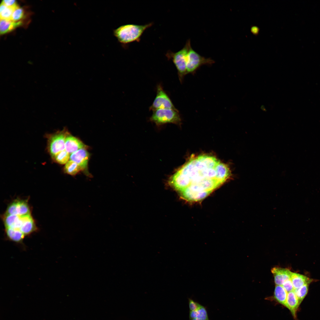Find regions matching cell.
<instances>
[{
	"label": "cell",
	"mask_w": 320,
	"mask_h": 320,
	"mask_svg": "<svg viewBox=\"0 0 320 320\" xmlns=\"http://www.w3.org/2000/svg\"><path fill=\"white\" fill-rule=\"evenodd\" d=\"M231 175L227 165L214 157L202 155L191 159L169 182L183 199L196 201L205 198Z\"/></svg>",
	"instance_id": "1"
},
{
	"label": "cell",
	"mask_w": 320,
	"mask_h": 320,
	"mask_svg": "<svg viewBox=\"0 0 320 320\" xmlns=\"http://www.w3.org/2000/svg\"><path fill=\"white\" fill-rule=\"evenodd\" d=\"M153 24L151 22L143 25L125 24L114 30L113 33L119 42L126 45L134 42H139L144 32Z\"/></svg>",
	"instance_id": "2"
},
{
	"label": "cell",
	"mask_w": 320,
	"mask_h": 320,
	"mask_svg": "<svg viewBox=\"0 0 320 320\" xmlns=\"http://www.w3.org/2000/svg\"><path fill=\"white\" fill-rule=\"evenodd\" d=\"M191 47L190 39H188L184 47L175 52L168 50L166 56L168 60H171L175 65L178 72L179 80L182 83L185 76L187 74L186 58L188 52Z\"/></svg>",
	"instance_id": "3"
},
{
	"label": "cell",
	"mask_w": 320,
	"mask_h": 320,
	"mask_svg": "<svg viewBox=\"0 0 320 320\" xmlns=\"http://www.w3.org/2000/svg\"><path fill=\"white\" fill-rule=\"evenodd\" d=\"M150 120L157 126L168 123L180 125L181 119L177 110L161 109L153 111Z\"/></svg>",
	"instance_id": "4"
},
{
	"label": "cell",
	"mask_w": 320,
	"mask_h": 320,
	"mask_svg": "<svg viewBox=\"0 0 320 320\" xmlns=\"http://www.w3.org/2000/svg\"><path fill=\"white\" fill-rule=\"evenodd\" d=\"M187 74H194L201 66L211 65L215 63L210 58L202 56L191 47L189 49L186 58Z\"/></svg>",
	"instance_id": "5"
},
{
	"label": "cell",
	"mask_w": 320,
	"mask_h": 320,
	"mask_svg": "<svg viewBox=\"0 0 320 320\" xmlns=\"http://www.w3.org/2000/svg\"><path fill=\"white\" fill-rule=\"evenodd\" d=\"M68 135L63 130L47 135L48 150L52 157L65 150V140Z\"/></svg>",
	"instance_id": "6"
},
{
	"label": "cell",
	"mask_w": 320,
	"mask_h": 320,
	"mask_svg": "<svg viewBox=\"0 0 320 320\" xmlns=\"http://www.w3.org/2000/svg\"><path fill=\"white\" fill-rule=\"evenodd\" d=\"M161 109L177 110L161 85H159L157 87L156 96L149 109L153 111Z\"/></svg>",
	"instance_id": "7"
},
{
	"label": "cell",
	"mask_w": 320,
	"mask_h": 320,
	"mask_svg": "<svg viewBox=\"0 0 320 320\" xmlns=\"http://www.w3.org/2000/svg\"><path fill=\"white\" fill-rule=\"evenodd\" d=\"M276 285H282L286 281L291 279L292 272L289 270L275 267L271 270Z\"/></svg>",
	"instance_id": "8"
},
{
	"label": "cell",
	"mask_w": 320,
	"mask_h": 320,
	"mask_svg": "<svg viewBox=\"0 0 320 320\" xmlns=\"http://www.w3.org/2000/svg\"><path fill=\"white\" fill-rule=\"evenodd\" d=\"M11 205L15 215L22 216L31 214L30 209L26 200H15L11 203Z\"/></svg>",
	"instance_id": "9"
},
{
	"label": "cell",
	"mask_w": 320,
	"mask_h": 320,
	"mask_svg": "<svg viewBox=\"0 0 320 320\" xmlns=\"http://www.w3.org/2000/svg\"><path fill=\"white\" fill-rule=\"evenodd\" d=\"M89 154L85 149H81L71 154L70 160L77 163L83 170L87 166Z\"/></svg>",
	"instance_id": "10"
},
{
	"label": "cell",
	"mask_w": 320,
	"mask_h": 320,
	"mask_svg": "<svg viewBox=\"0 0 320 320\" xmlns=\"http://www.w3.org/2000/svg\"><path fill=\"white\" fill-rule=\"evenodd\" d=\"M87 146L77 138L68 135L65 140V150L70 154L81 149H85Z\"/></svg>",
	"instance_id": "11"
},
{
	"label": "cell",
	"mask_w": 320,
	"mask_h": 320,
	"mask_svg": "<svg viewBox=\"0 0 320 320\" xmlns=\"http://www.w3.org/2000/svg\"><path fill=\"white\" fill-rule=\"evenodd\" d=\"M23 223L20 230L25 236L36 231L37 228L31 214L22 216Z\"/></svg>",
	"instance_id": "12"
},
{
	"label": "cell",
	"mask_w": 320,
	"mask_h": 320,
	"mask_svg": "<svg viewBox=\"0 0 320 320\" xmlns=\"http://www.w3.org/2000/svg\"><path fill=\"white\" fill-rule=\"evenodd\" d=\"M300 303L294 291L288 292L286 306L291 311L294 318H296V313Z\"/></svg>",
	"instance_id": "13"
},
{
	"label": "cell",
	"mask_w": 320,
	"mask_h": 320,
	"mask_svg": "<svg viewBox=\"0 0 320 320\" xmlns=\"http://www.w3.org/2000/svg\"><path fill=\"white\" fill-rule=\"evenodd\" d=\"M5 232L9 239L17 243H22L25 236L20 230L18 229L5 228Z\"/></svg>",
	"instance_id": "14"
},
{
	"label": "cell",
	"mask_w": 320,
	"mask_h": 320,
	"mask_svg": "<svg viewBox=\"0 0 320 320\" xmlns=\"http://www.w3.org/2000/svg\"><path fill=\"white\" fill-rule=\"evenodd\" d=\"M22 23L20 21L13 22L0 19V31L1 34L10 32L18 27L22 25Z\"/></svg>",
	"instance_id": "15"
},
{
	"label": "cell",
	"mask_w": 320,
	"mask_h": 320,
	"mask_svg": "<svg viewBox=\"0 0 320 320\" xmlns=\"http://www.w3.org/2000/svg\"><path fill=\"white\" fill-rule=\"evenodd\" d=\"M291 279L294 289L299 288L305 284H309L311 281V280L305 276L292 272Z\"/></svg>",
	"instance_id": "16"
},
{
	"label": "cell",
	"mask_w": 320,
	"mask_h": 320,
	"mask_svg": "<svg viewBox=\"0 0 320 320\" xmlns=\"http://www.w3.org/2000/svg\"><path fill=\"white\" fill-rule=\"evenodd\" d=\"M288 292L281 285H276L274 291L275 299L280 304L285 306Z\"/></svg>",
	"instance_id": "17"
},
{
	"label": "cell",
	"mask_w": 320,
	"mask_h": 320,
	"mask_svg": "<svg viewBox=\"0 0 320 320\" xmlns=\"http://www.w3.org/2000/svg\"><path fill=\"white\" fill-rule=\"evenodd\" d=\"M189 316L190 320L196 319L201 320H209L206 308L201 304L196 310L190 311Z\"/></svg>",
	"instance_id": "18"
},
{
	"label": "cell",
	"mask_w": 320,
	"mask_h": 320,
	"mask_svg": "<svg viewBox=\"0 0 320 320\" xmlns=\"http://www.w3.org/2000/svg\"><path fill=\"white\" fill-rule=\"evenodd\" d=\"M82 168L77 163L71 160L68 161L64 167L65 172L71 175H75L81 170Z\"/></svg>",
	"instance_id": "19"
},
{
	"label": "cell",
	"mask_w": 320,
	"mask_h": 320,
	"mask_svg": "<svg viewBox=\"0 0 320 320\" xmlns=\"http://www.w3.org/2000/svg\"><path fill=\"white\" fill-rule=\"evenodd\" d=\"M70 157V154L65 150L58 152L52 157L55 161L61 164L66 163Z\"/></svg>",
	"instance_id": "20"
},
{
	"label": "cell",
	"mask_w": 320,
	"mask_h": 320,
	"mask_svg": "<svg viewBox=\"0 0 320 320\" xmlns=\"http://www.w3.org/2000/svg\"><path fill=\"white\" fill-rule=\"evenodd\" d=\"M308 284H304L301 287L296 289L294 291L297 295L300 304L308 292Z\"/></svg>",
	"instance_id": "21"
},
{
	"label": "cell",
	"mask_w": 320,
	"mask_h": 320,
	"mask_svg": "<svg viewBox=\"0 0 320 320\" xmlns=\"http://www.w3.org/2000/svg\"><path fill=\"white\" fill-rule=\"evenodd\" d=\"M15 8L6 6L3 10L0 12V19L11 20L12 15Z\"/></svg>",
	"instance_id": "22"
},
{
	"label": "cell",
	"mask_w": 320,
	"mask_h": 320,
	"mask_svg": "<svg viewBox=\"0 0 320 320\" xmlns=\"http://www.w3.org/2000/svg\"><path fill=\"white\" fill-rule=\"evenodd\" d=\"M24 11L23 9L18 6L14 10L11 20L13 22H17L18 20L24 17Z\"/></svg>",
	"instance_id": "23"
},
{
	"label": "cell",
	"mask_w": 320,
	"mask_h": 320,
	"mask_svg": "<svg viewBox=\"0 0 320 320\" xmlns=\"http://www.w3.org/2000/svg\"><path fill=\"white\" fill-rule=\"evenodd\" d=\"M282 286L287 292L294 291V289L291 279L285 281Z\"/></svg>",
	"instance_id": "24"
},
{
	"label": "cell",
	"mask_w": 320,
	"mask_h": 320,
	"mask_svg": "<svg viewBox=\"0 0 320 320\" xmlns=\"http://www.w3.org/2000/svg\"><path fill=\"white\" fill-rule=\"evenodd\" d=\"M200 304L195 302L191 299H189V306L190 311H193L197 310L200 305Z\"/></svg>",
	"instance_id": "25"
},
{
	"label": "cell",
	"mask_w": 320,
	"mask_h": 320,
	"mask_svg": "<svg viewBox=\"0 0 320 320\" xmlns=\"http://www.w3.org/2000/svg\"><path fill=\"white\" fill-rule=\"evenodd\" d=\"M2 2L8 7L15 8L18 6L16 1L15 0H4Z\"/></svg>",
	"instance_id": "26"
},
{
	"label": "cell",
	"mask_w": 320,
	"mask_h": 320,
	"mask_svg": "<svg viewBox=\"0 0 320 320\" xmlns=\"http://www.w3.org/2000/svg\"><path fill=\"white\" fill-rule=\"evenodd\" d=\"M190 320H201L198 319H191Z\"/></svg>",
	"instance_id": "27"
}]
</instances>
